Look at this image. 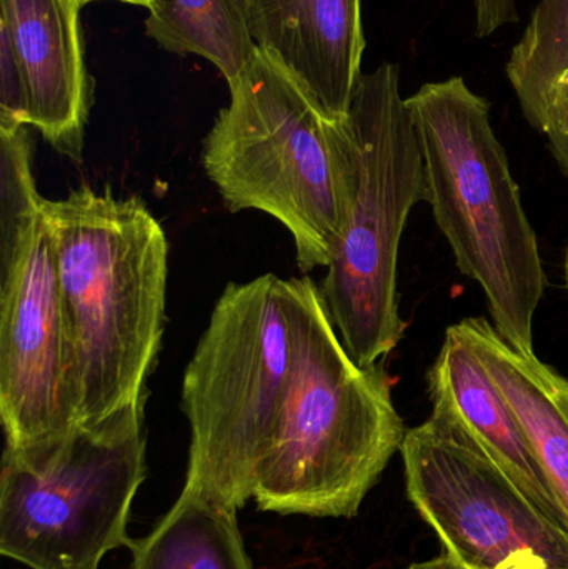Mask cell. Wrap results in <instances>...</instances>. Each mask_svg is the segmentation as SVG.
Segmentation results:
<instances>
[{"label":"cell","mask_w":568,"mask_h":569,"mask_svg":"<svg viewBox=\"0 0 568 569\" xmlns=\"http://www.w3.org/2000/svg\"><path fill=\"white\" fill-rule=\"evenodd\" d=\"M286 291L292 365L253 500L273 513L353 518L406 438L392 380L350 357L309 276Z\"/></svg>","instance_id":"cell-1"},{"label":"cell","mask_w":568,"mask_h":569,"mask_svg":"<svg viewBox=\"0 0 568 569\" xmlns=\"http://www.w3.org/2000/svg\"><path fill=\"white\" fill-rule=\"evenodd\" d=\"M79 373L80 423L139 400L166 330L169 246L140 197L82 186L46 199Z\"/></svg>","instance_id":"cell-2"},{"label":"cell","mask_w":568,"mask_h":569,"mask_svg":"<svg viewBox=\"0 0 568 569\" xmlns=\"http://www.w3.org/2000/svg\"><path fill=\"white\" fill-rule=\"evenodd\" d=\"M202 163L230 212L259 210L293 239L302 276L332 263L356 176L349 116L329 120L259 49L229 82Z\"/></svg>","instance_id":"cell-3"},{"label":"cell","mask_w":568,"mask_h":569,"mask_svg":"<svg viewBox=\"0 0 568 569\" xmlns=\"http://www.w3.org/2000/svg\"><path fill=\"white\" fill-rule=\"evenodd\" d=\"M407 107L422 150L426 202L457 267L482 288L504 340L534 350L546 272L490 103L462 77H450L423 83Z\"/></svg>","instance_id":"cell-4"},{"label":"cell","mask_w":568,"mask_h":569,"mask_svg":"<svg viewBox=\"0 0 568 569\" xmlns=\"http://www.w3.org/2000/svg\"><path fill=\"white\" fill-rule=\"evenodd\" d=\"M149 393L63 433L10 447L0 473V553L30 569H99L130 547V508L147 477Z\"/></svg>","instance_id":"cell-5"},{"label":"cell","mask_w":568,"mask_h":569,"mask_svg":"<svg viewBox=\"0 0 568 569\" xmlns=\"http://www.w3.org/2000/svg\"><path fill=\"white\" fill-rule=\"evenodd\" d=\"M349 122L356 147L352 197L319 288L350 357L373 367L406 335L397 293L400 240L413 207L426 202L422 150L396 63L362 73Z\"/></svg>","instance_id":"cell-6"},{"label":"cell","mask_w":568,"mask_h":569,"mask_svg":"<svg viewBox=\"0 0 568 569\" xmlns=\"http://www.w3.org/2000/svg\"><path fill=\"white\" fill-rule=\"evenodd\" d=\"M292 365L286 280L273 273L229 283L182 380L190 425L186 485L236 507L256 491Z\"/></svg>","instance_id":"cell-7"},{"label":"cell","mask_w":568,"mask_h":569,"mask_svg":"<svg viewBox=\"0 0 568 569\" xmlns=\"http://www.w3.org/2000/svg\"><path fill=\"white\" fill-rule=\"evenodd\" d=\"M29 127L0 129V418L6 445L80 423L79 373Z\"/></svg>","instance_id":"cell-8"},{"label":"cell","mask_w":568,"mask_h":569,"mask_svg":"<svg viewBox=\"0 0 568 569\" xmlns=\"http://www.w3.org/2000/svg\"><path fill=\"white\" fill-rule=\"evenodd\" d=\"M409 500L464 569L534 550L568 569V533L544 517L452 425L430 415L400 448Z\"/></svg>","instance_id":"cell-9"},{"label":"cell","mask_w":568,"mask_h":569,"mask_svg":"<svg viewBox=\"0 0 568 569\" xmlns=\"http://www.w3.org/2000/svg\"><path fill=\"white\" fill-rule=\"evenodd\" d=\"M242 7L257 49L326 119H346L362 77V0H242Z\"/></svg>","instance_id":"cell-10"},{"label":"cell","mask_w":568,"mask_h":569,"mask_svg":"<svg viewBox=\"0 0 568 569\" xmlns=\"http://www.w3.org/2000/svg\"><path fill=\"white\" fill-rule=\"evenodd\" d=\"M79 17L72 0H0V27L12 40L29 93V127L76 162L93 102Z\"/></svg>","instance_id":"cell-11"},{"label":"cell","mask_w":568,"mask_h":569,"mask_svg":"<svg viewBox=\"0 0 568 569\" xmlns=\"http://www.w3.org/2000/svg\"><path fill=\"white\" fill-rule=\"evenodd\" d=\"M427 390L434 417L456 427L544 517L566 530L519 420L456 325L447 328Z\"/></svg>","instance_id":"cell-12"},{"label":"cell","mask_w":568,"mask_h":569,"mask_svg":"<svg viewBox=\"0 0 568 569\" xmlns=\"http://www.w3.org/2000/svg\"><path fill=\"white\" fill-rule=\"evenodd\" d=\"M519 420L568 533V380L486 318L456 323Z\"/></svg>","instance_id":"cell-13"},{"label":"cell","mask_w":568,"mask_h":569,"mask_svg":"<svg viewBox=\"0 0 568 569\" xmlns=\"http://www.w3.org/2000/svg\"><path fill=\"white\" fill-rule=\"evenodd\" d=\"M506 73L524 117L568 179V0H539Z\"/></svg>","instance_id":"cell-14"},{"label":"cell","mask_w":568,"mask_h":569,"mask_svg":"<svg viewBox=\"0 0 568 569\" xmlns=\"http://www.w3.org/2000/svg\"><path fill=\"white\" fill-rule=\"evenodd\" d=\"M237 508L183 485L179 500L140 540L132 569H253L237 523Z\"/></svg>","instance_id":"cell-15"},{"label":"cell","mask_w":568,"mask_h":569,"mask_svg":"<svg viewBox=\"0 0 568 569\" xmlns=\"http://www.w3.org/2000/svg\"><path fill=\"white\" fill-rule=\"evenodd\" d=\"M149 12L146 32L157 46L176 56L203 57L227 83L256 53L242 0H157Z\"/></svg>","instance_id":"cell-16"},{"label":"cell","mask_w":568,"mask_h":569,"mask_svg":"<svg viewBox=\"0 0 568 569\" xmlns=\"http://www.w3.org/2000/svg\"><path fill=\"white\" fill-rule=\"evenodd\" d=\"M0 127H29V93L19 57L7 30L0 27Z\"/></svg>","instance_id":"cell-17"},{"label":"cell","mask_w":568,"mask_h":569,"mask_svg":"<svg viewBox=\"0 0 568 569\" xmlns=\"http://www.w3.org/2000/svg\"><path fill=\"white\" fill-rule=\"evenodd\" d=\"M476 36L489 39L497 30L520 20L517 0H474Z\"/></svg>","instance_id":"cell-18"},{"label":"cell","mask_w":568,"mask_h":569,"mask_svg":"<svg viewBox=\"0 0 568 569\" xmlns=\"http://www.w3.org/2000/svg\"><path fill=\"white\" fill-rule=\"evenodd\" d=\"M494 569H554L547 558L534 550H520Z\"/></svg>","instance_id":"cell-19"},{"label":"cell","mask_w":568,"mask_h":569,"mask_svg":"<svg viewBox=\"0 0 568 569\" xmlns=\"http://www.w3.org/2000/svg\"><path fill=\"white\" fill-rule=\"evenodd\" d=\"M407 569H464L449 555L444 553L442 557L434 558V560L422 561V563H413Z\"/></svg>","instance_id":"cell-20"},{"label":"cell","mask_w":568,"mask_h":569,"mask_svg":"<svg viewBox=\"0 0 568 569\" xmlns=\"http://www.w3.org/2000/svg\"><path fill=\"white\" fill-rule=\"evenodd\" d=\"M79 9H82L83 6L90 2H97V0H72ZM116 2H126L130 3V6H140L146 7V9H152L156 6L157 0H116Z\"/></svg>","instance_id":"cell-21"},{"label":"cell","mask_w":568,"mask_h":569,"mask_svg":"<svg viewBox=\"0 0 568 569\" xmlns=\"http://www.w3.org/2000/svg\"><path fill=\"white\" fill-rule=\"evenodd\" d=\"M566 282H567V290H568V247H567V253H566Z\"/></svg>","instance_id":"cell-22"}]
</instances>
